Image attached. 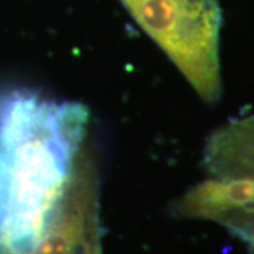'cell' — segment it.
<instances>
[{"mask_svg": "<svg viewBox=\"0 0 254 254\" xmlns=\"http://www.w3.org/2000/svg\"><path fill=\"white\" fill-rule=\"evenodd\" d=\"M76 103L14 93L0 103V254H27L46 235L88 137Z\"/></svg>", "mask_w": 254, "mask_h": 254, "instance_id": "cell-1", "label": "cell"}, {"mask_svg": "<svg viewBox=\"0 0 254 254\" xmlns=\"http://www.w3.org/2000/svg\"><path fill=\"white\" fill-rule=\"evenodd\" d=\"M203 100L222 93L218 0H120Z\"/></svg>", "mask_w": 254, "mask_h": 254, "instance_id": "cell-2", "label": "cell"}, {"mask_svg": "<svg viewBox=\"0 0 254 254\" xmlns=\"http://www.w3.org/2000/svg\"><path fill=\"white\" fill-rule=\"evenodd\" d=\"M27 254H102L99 182L89 138L78 155L46 235Z\"/></svg>", "mask_w": 254, "mask_h": 254, "instance_id": "cell-3", "label": "cell"}, {"mask_svg": "<svg viewBox=\"0 0 254 254\" xmlns=\"http://www.w3.org/2000/svg\"><path fill=\"white\" fill-rule=\"evenodd\" d=\"M203 161L213 177L254 178V115L213 131L205 147Z\"/></svg>", "mask_w": 254, "mask_h": 254, "instance_id": "cell-4", "label": "cell"}]
</instances>
